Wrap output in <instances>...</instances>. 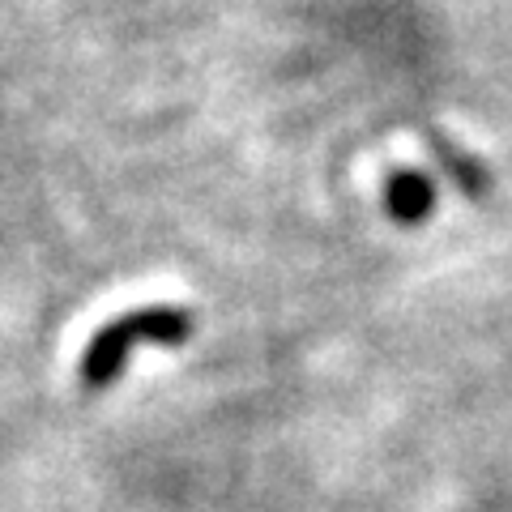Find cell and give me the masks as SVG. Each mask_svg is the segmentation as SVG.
Instances as JSON below:
<instances>
[{
    "label": "cell",
    "instance_id": "obj_2",
    "mask_svg": "<svg viewBox=\"0 0 512 512\" xmlns=\"http://www.w3.org/2000/svg\"><path fill=\"white\" fill-rule=\"evenodd\" d=\"M384 205H389L393 222L414 227V222H423L431 210H436V184L414 167H397L389 180H384Z\"/></svg>",
    "mask_w": 512,
    "mask_h": 512
},
{
    "label": "cell",
    "instance_id": "obj_3",
    "mask_svg": "<svg viewBox=\"0 0 512 512\" xmlns=\"http://www.w3.org/2000/svg\"><path fill=\"white\" fill-rule=\"evenodd\" d=\"M427 150H431V158L440 163V171H444L461 192H466V197H487L491 171L478 163V158H470L466 150H457L444 133H427Z\"/></svg>",
    "mask_w": 512,
    "mask_h": 512
},
{
    "label": "cell",
    "instance_id": "obj_1",
    "mask_svg": "<svg viewBox=\"0 0 512 512\" xmlns=\"http://www.w3.org/2000/svg\"><path fill=\"white\" fill-rule=\"evenodd\" d=\"M188 333L192 316L180 303H146V308L107 320L82 355V384L86 389H111L124 372V359L137 346H184Z\"/></svg>",
    "mask_w": 512,
    "mask_h": 512
}]
</instances>
